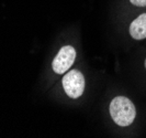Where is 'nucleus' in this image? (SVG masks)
Returning <instances> with one entry per match:
<instances>
[{
  "label": "nucleus",
  "mask_w": 146,
  "mask_h": 138,
  "mask_svg": "<svg viewBox=\"0 0 146 138\" xmlns=\"http://www.w3.org/2000/svg\"><path fill=\"white\" fill-rule=\"evenodd\" d=\"M110 115L117 125L126 127L134 122L136 110L134 104L127 97L117 96L110 103Z\"/></svg>",
  "instance_id": "f257e3e1"
},
{
  "label": "nucleus",
  "mask_w": 146,
  "mask_h": 138,
  "mask_svg": "<svg viewBox=\"0 0 146 138\" xmlns=\"http://www.w3.org/2000/svg\"><path fill=\"white\" fill-rule=\"evenodd\" d=\"M63 87L70 98L80 97L85 90V77L79 71L70 70L63 77Z\"/></svg>",
  "instance_id": "f03ea898"
},
{
  "label": "nucleus",
  "mask_w": 146,
  "mask_h": 138,
  "mask_svg": "<svg viewBox=\"0 0 146 138\" xmlns=\"http://www.w3.org/2000/svg\"><path fill=\"white\" fill-rule=\"evenodd\" d=\"M76 59V50L72 45H65L58 51L57 55L53 60L52 67L56 74H64L74 64Z\"/></svg>",
  "instance_id": "7ed1b4c3"
},
{
  "label": "nucleus",
  "mask_w": 146,
  "mask_h": 138,
  "mask_svg": "<svg viewBox=\"0 0 146 138\" xmlns=\"http://www.w3.org/2000/svg\"><path fill=\"white\" fill-rule=\"evenodd\" d=\"M130 34L135 40H143L146 38V13L139 15L130 26Z\"/></svg>",
  "instance_id": "20e7f679"
},
{
  "label": "nucleus",
  "mask_w": 146,
  "mask_h": 138,
  "mask_svg": "<svg viewBox=\"0 0 146 138\" xmlns=\"http://www.w3.org/2000/svg\"><path fill=\"white\" fill-rule=\"evenodd\" d=\"M132 5L137 7H146V0H130Z\"/></svg>",
  "instance_id": "39448f33"
},
{
  "label": "nucleus",
  "mask_w": 146,
  "mask_h": 138,
  "mask_svg": "<svg viewBox=\"0 0 146 138\" xmlns=\"http://www.w3.org/2000/svg\"><path fill=\"white\" fill-rule=\"evenodd\" d=\"M145 67H146V60H145Z\"/></svg>",
  "instance_id": "423d86ee"
}]
</instances>
